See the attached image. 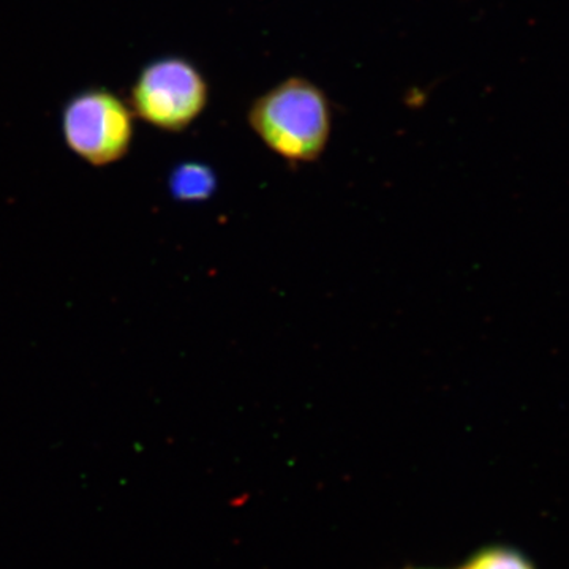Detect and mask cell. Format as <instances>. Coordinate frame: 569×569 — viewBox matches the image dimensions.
Wrapping results in <instances>:
<instances>
[{
  "instance_id": "obj_1",
  "label": "cell",
  "mask_w": 569,
  "mask_h": 569,
  "mask_svg": "<svg viewBox=\"0 0 569 569\" xmlns=\"http://www.w3.org/2000/svg\"><path fill=\"white\" fill-rule=\"evenodd\" d=\"M247 122L284 162L312 163L323 156L331 138V103L316 82L291 77L253 100Z\"/></svg>"
},
{
  "instance_id": "obj_2",
  "label": "cell",
  "mask_w": 569,
  "mask_h": 569,
  "mask_svg": "<svg viewBox=\"0 0 569 569\" xmlns=\"http://www.w3.org/2000/svg\"><path fill=\"white\" fill-rule=\"evenodd\" d=\"M209 97V82L192 61L167 56L142 67L127 103L134 118L163 132L179 133L203 114Z\"/></svg>"
},
{
  "instance_id": "obj_3",
  "label": "cell",
  "mask_w": 569,
  "mask_h": 569,
  "mask_svg": "<svg viewBox=\"0 0 569 569\" xmlns=\"http://www.w3.org/2000/svg\"><path fill=\"white\" fill-rule=\"evenodd\" d=\"M61 127L71 152L92 167H107L129 153L134 116L118 93L89 88L73 93L63 104Z\"/></svg>"
},
{
  "instance_id": "obj_4",
  "label": "cell",
  "mask_w": 569,
  "mask_h": 569,
  "mask_svg": "<svg viewBox=\"0 0 569 569\" xmlns=\"http://www.w3.org/2000/svg\"><path fill=\"white\" fill-rule=\"evenodd\" d=\"M170 187L178 200H204L216 189V176L206 164L182 163L174 168Z\"/></svg>"
},
{
  "instance_id": "obj_5",
  "label": "cell",
  "mask_w": 569,
  "mask_h": 569,
  "mask_svg": "<svg viewBox=\"0 0 569 569\" xmlns=\"http://www.w3.org/2000/svg\"><path fill=\"white\" fill-rule=\"evenodd\" d=\"M459 569H537L533 561L518 549L489 546L479 549Z\"/></svg>"
},
{
  "instance_id": "obj_6",
  "label": "cell",
  "mask_w": 569,
  "mask_h": 569,
  "mask_svg": "<svg viewBox=\"0 0 569 569\" xmlns=\"http://www.w3.org/2000/svg\"><path fill=\"white\" fill-rule=\"evenodd\" d=\"M408 569H419V568H408Z\"/></svg>"
}]
</instances>
